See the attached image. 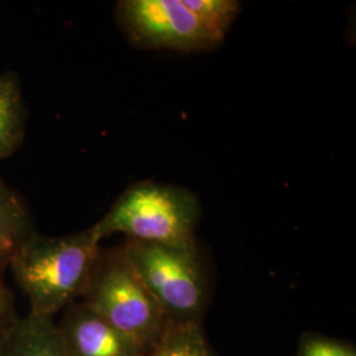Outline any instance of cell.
<instances>
[{"label":"cell","instance_id":"cell-1","mask_svg":"<svg viewBox=\"0 0 356 356\" xmlns=\"http://www.w3.org/2000/svg\"><path fill=\"white\" fill-rule=\"evenodd\" d=\"M94 227L66 236H42L33 231L10 260L31 314L53 319L83 296L101 254Z\"/></svg>","mask_w":356,"mask_h":356},{"label":"cell","instance_id":"cell-2","mask_svg":"<svg viewBox=\"0 0 356 356\" xmlns=\"http://www.w3.org/2000/svg\"><path fill=\"white\" fill-rule=\"evenodd\" d=\"M200 216L198 198L189 189L140 181L128 186L92 227L99 241L124 234L128 241L193 245Z\"/></svg>","mask_w":356,"mask_h":356},{"label":"cell","instance_id":"cell-3","mask_svg":"<svg viewBox=\"0 0 356 356\" xmlns=\"http://www.w3.org/2000/svg\"><path fill=\"white\" fill-rule=\"evenodd\" d=\"M122 247L166 325L201 322L209 289L197 244L127 241Z\"/></svg>","mask_w":356,"mask_h":356},{"label":"cell","instance_id":"cell-4","mask_svg":"<svg viewBox=\"0 0 356 356\" xmlns=\"http://www.w3.org/2000/svg\"><path fill=\"white\" fill-rule=\"evenodd\" d=\"M83 304L147 354L165 330L166 321L131 266L123 247L102 252Z\"/></svg>","mask_w":356,"mask_h":356},{"label":"cell","instance_id":"cell-5","mask_svg":"<svg viewBox=\"0 0 356 356\" xmlns=\"http://www.w3.org/2000/svg\"><path fill=\"white\" fill-rule=\"evenodd\" d=\"M116 20L131 44L143 49L194 53L220 44L182 0H122Z\"/></svg>","mask_w":356,"mask_h":356},{"label":"cell","instance_id":"cell-6","mask_svg":"<svg viewBox=\"0 0 356 356\" xmlns=\"http://www.w3.org/2000/svg\"><path fill=\"white\" fill-rule=\"evenodd\" d=\"M56 329L66 356H145L138 344L83 302L67 306Z\"/></svg>","mask_w":356,"mask_h":356},{"label":"cell","instance_id":"cell-7","mask_svg":"<svg viewBox=\"0 0 356 356\" xmlns=\"http://www.w3.org/2000/svg\"><path fill=\"white\" fill-rule=\"evenodd\" d=\"M26 134V107L15 73H0V163L22 147Z\"/></svg>","mask_w":356,"mask_h":356},{"label":"cell","instance_id":"cell-8","mask_svg":"<svg viewBox=\"0 0 356 356\" xmlns=\"http://www.w3.org/2000/svg\"><path fill=\"white\" fill-rule=\"evenodd\" d=\"M10 356H66L53 319L28 313L10 327Z\"/></svg>","mask_w":356,"mask_h":356},{"label":"cell","instance_id":"cell-9","mask_svg":"<svg viewBox=\"0 0 356 356\" xmlns=\"http://www.w3.org/2000/svg\"><path fill=\"white\" fill-rule=\"evenodd\" d=\"M32 218L23 200L0 178V268L33 232Z\"/></svg>","mask_w":356,"mask_h":356},{"label":"cell","instance_id":"cell-10","mask_svg":"<svg viewBox=\"0 0 356 356\" xmlns=\"http://www.w3.org/2000/svg\"><path fill=\"white\" fill-rule=\"evenodd\" d=\"M147 356H214L201 323L166 325L159 342Z\"/></svg>","mask_w":356,"mask_h":356},{"label":"cell","instance_id":"cell-11","mask_svg":"<svg viewBox=\"0 0 356 356\" xmlns=\"http://www.w3.org/2000/svg\"><path fill=\"white\" fill-rule=\"evenodd\" d=\"M182 3L219 42L225 40L242 10V4L236 0H182Z\"/></svg>","mask_w":356,"mask_h":356},{"label":"cell","instance_id":"cell-12","mask_svg":"<svg viewBox=\"0 0 356 356\" xmlns=\"http://www.w3.org/2000/svg\"><path fill=\"white\" fill-rule=\"evenodd\" d=\"M298 356H356V348L353 343L323 334L306 332L300 339Z\"/></svg>","mask_w":356,"mask_h":356},{"label":"cell","instance_id":"cell-13","mask_svg":"<svg viewBox=\"0 0 356 356\" xmlns=\"http://www.w3.org/2000/svg\"><path fill=\"white\" fill-rule=\"evenodd\" d=\"M15 321L16 318H15L13 294L3 281L1 268H0V323L11 326Z\"/></svg>","mask_w":356,"mask_h":356},{"label":"cell","instance_id":"cell-14","mask_svg":"<svg viewBox=\"0 0 356 356\" xmlns=\"http://www.w3.org/2000/svg\"><path fill=\"white\" fill-rule=\"evenodd\" d=\"M11 326L0 323V356H10V327Z\"/></svg>","mask_w":356,"mask_h":356}]
</instances>
